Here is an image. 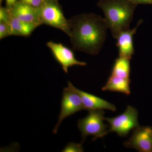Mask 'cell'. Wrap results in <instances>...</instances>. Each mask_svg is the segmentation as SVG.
Masks as SVG:
<instances>
[{"label":"cell","mask_w":152,"mask_h":152,"mask_svg":"<svg viewBox=\"0 0 152 152\" xmlns=\"http://www.w3.org/2000/svg\"><path fill=\"white\" fill-rule=\"evenodd\" d=\"M138 5L129 0H100L97 6L102 9L112 35L116 39L121 32L129 28Z\"/></svg>","instance_id":"2"},{"label":"cell","mask_w":152,"mask_h":152,"mask_svg":"<svg viewBox=\"0 0 152 152\" xmlns=\"http://www.w3.org/2000/svg\"><path fill=\"white\" fill-rule=\"evenodd\" d=\"M6 7L10 10L16 3L19 1V0H5Z\"/></svg>","instance_id":"20"},{"label":"cell","mask_w":152,"mask_h":152,"mask_svg":"<svg viewBox=\"0 0 152 152\" xmlns=\"http://www.w3.org/2000/svg\"><path fill=\"white\" fill-rule=\"evenodd\" d=\"M130 59L120 56L116 59L111 75L125 78H130Z\"/></svg>","instance_id":"14"},{"label":"cell","mask_w":152,"mask_h":152,"mask_svg":"<svg viewBox=\"0 0 152 152\" xmlns=\"http://www.w3.org/2000/svg\"><path fill=\"white\" fill-rule=\"evenodd\" d=\"M53 1H58V0H53Z\"/></svg>","instance_id":"22"},{"label":"cell","mask_w":152,"mask_h":152,"mask_svg":"<svg viewBox=\"0 0 152 152\" xmlns=\"http://www.w3.org/2000/svg\"><path fill=\"white\" fill-rule=\"evenodd\" d=\"M129 1L137 5L140 4H152V0H129Z\"/></svg>","instance_id":"19"},{"label":"cell","mask_w":152,"mask_h":152,"mask_svg":"<svg viewBox=\"0 0 152 152\" xmlns=\"http://www.w3.org/2000/svg\"><path fill=\"white\" fill-rule=\"evenodd\" d=\"M9 10L12 16L23 21L35 25L37 27L42 25L39 9L35 8L19 1Z\"/></svg>","instance_id":"9"},{"label":"cell","mask_w":152,"mask_h":152,"mask_svg":"<svg viewBox=\"0 0 152 152\" xmlns=\"http://www.w3.org/2000/svg\"><path fill=\"white\" fill-rule=\"evenodd\" d=\"M142 22V20H140L135 27L123 31L117 36L116 39V46L118 48L119 56L124 57L130 60L132 59L135 51L133 38L137 32L138 28Z\"/></svg>","instance_id":"10"},{"label":"cell","mask_w":152,"mask_h":152,"mask_svg":"<svg viewBox=\"0 0 152 152\" xmlns=\"http://www.w3.org/2000/svg\"><path fill=\"white\" fill-rule=\"evenodd\" d=\"M74 88L81 98L85 110L91 111L98 110H107L115 112L116 110L115 106L102 98L81 91L74 87Z\"/></svg>","instance_id":"11"},{"label":"cell","mask_w":152,"mask_h":152,"mask_svg":"<svg viewBox=\"0 0 152 152\" xmlns=\"http://www.w3.org/2000/svg\"><path fill=\"white\" fill-rule=\"evenodd\" d=\"M3 0H0V4H1V3H2Z\"/></svg>","instance_id":"21"},{"label":"cell","mask_w":152,"mask_h":152,"mask_svg":"<svg viewBox=\"0 0 152 152\" xmlns=\"http://www.w3.org/2000/svg\"><path fill=\"white\" fill-rule=\"evenodd\" d=\"M69 22L73 49L90 55L98 54L103 46L109 28L104 18L84 13L72 17Z\"/></svg>","instance_id":"1"},{"label":"cell","mask_w":152,"mask_h":152,"mask_svg":"<svg viewBox=\"0 0 152 152\" xmlns=\"http://www.w3.org/2000/svg\"><path fill=\"white\" fill-rule=\"evenodd\" d=\"M84 151L83 144L70 142L66 145L62 151L63 152H82Z\"/></svg>","instance_id":"15"},{"label":"cell","mask_w":152,"mask_h":152,"mask_svg":"<svg viewBox=\"0 0 152 152\" xmlns=\"http://www.w3.org/2000/svg\"><path fill=\"white\" fill-rule=\"evenodd\" d=\"M46 45L65 73H67L69 68L71 67L87 65L86 63L85 62L78 61L75 57L73 51L63 44L50 41L47 43Z\"/></svg>","instance_id":"7"},{"label":"cell","mask_w":152,"mask_h":152,"mask_svg":"<svg viewBox=\"0 0 152 152\" xmlns=\"http://www.w3.org/2000/svg\"><path fill=\"white\" fill-rule=\"evenodd\" d=\"M11 35V30L8 23L0 21V39Z\"/></svg>","instance_id":"16"},{"label":"cell","mask_w":152,"mask_h":152,"mask_svg":"<svg viewBox=\"0 0 152 152\" xmlns=\"http://www.w3.org/2000/svg\"><path fill=\"white\" fill-rule=\"evenodd\" d=\"M10 18V11L7 7H1L0 8V21L6 22L8 23Z\"/></svg>","instance_id":"17"},{"label":"cell","mask_w":152,"mask_h":152,"mask_svg":"<svg viewBox=\"0 0 152 152\" xmlns=\"http://www.w3.org/2000/svg\"><path fill=\"white\" fill-rule=\"evenodd\" d=\"M131 80L111 74L105 85L102 88L103 91L118 92L126 95L131 94Z\"/></svg>","instance_id":"12"},{"label":"cell","mask_w":152,"mask_h":152,"mask_svg":"<svg viewBox=\"0 0 152 152\" xmlns=\"http://www.w3.org/2000/svg\"><path fill=\"white\" fill-rule=\"evenodd\" d=\"M39 12L42 25L59 29L69 36L71 29L69 20L66 19L58 1L46 0L39 8Z\"/></svg>","instance_id":"3"},{"label":"cell","mask_w":152,"mask_h":152,"mask_svg":"<svg viewBox=\"0 0 152 152\" xmlns=\"http://www.w3.org/2000/svg\"><path fill=\"white\" fill-rule=\"evenodd\" d=\"M137 110L128 106L126 110L119 115L114 118H105L110 125L108 132H115L118 135L126 137L132 130L139 126Z\"/></svg>","instance_id":"6"},{"label":"cell","mask_w":152,"mask_h":152,"mask_svg":"<svg viewBox=\"0 0 152 152\" xmlns=\"http://www.w3.org/2000/svg\"><path fill=\"white\" fill-rule=\"evenodd\" d=\"M104 112L102 110L89 111L88 115L78 121L77 126L83 138L94 136L93 140L102 138L109 133L107 126L104 122Z\"/></svg>","instance_id":"4"},{"label":"cell","mask_w":152,"mask_h":152,"mask_svg":"<svg viewBox=\"0 0 152 152\" xmlns=\"http://www.w3.org/2000/svg\"><path fill=\"white\" fill-rule=\"evenodd\" d=\"M124 145L139 152H152V128L140 126L136 128L130 138L124 143Z\"/></svg>","instance_id":"8"},{"label":"cell","mask_w":152,"mask_h":152,"mask_svg":"<svg viewBox=\"0 0 152 152\" xmlns=\"http://www.w3.org/2000/svg\"><path fill=\"white\" fill-rule=\"evenodd\" d=\"M46 0H19L35 8L39 9L43 4Z\"/></svg>","instance_id":"18"},{"label":"cell","mask_w":152,"mask_h":152,"mask_svg":"<svg viewBox=\"0 0 152 152\" xmlns=\"http://www.w3.org/2000/svg\"><path fill=\"white\" fill-rule=\"evenodd\" d=\"M8 24L10 28L12 36L28 37L31 34L36 28H37L35 25L23 21L12 16L11 14Z\"/></svg>","instance_id":"13"},{"label":"cell","mask_w":152,"mask_h":152,"mask_svg":"<svg viewBox=\"0 0 152 152\" xmlns=\"http://www.w3.org/2000/svg\"><path fill=\"white\" fill-rule=\"evenodd\" d=\"M74 87L71 82L69 81L68 87L64 88L63 90L61 112L58 123L53 131L54 134H56L61 123L65 119L77 112L85 110L81 98L75 90Z\"/></svg>","instance_id":"5"}]
</instances>
